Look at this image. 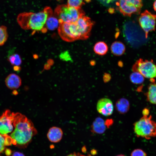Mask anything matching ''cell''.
I'll return each instance as SVG.
<instances>
[{
	"label": "cell",
	"instance_id": "d6a6232c",
	"mask_svg": "<svg viewBox=\"0 0 156 156\" xmlns=\"http://www.w3.org/2000/svg\"></svg>",
	"mask_w": 156,
	"mask_h": 156
},
{
	"label": "cell",
	"instance_id": "cb8c5ba5",
	"mask_svg": "<svg viewBox=\"0 0 156 156\" xmlns=\"http://www.w3.org/2000/svg\"><path fill=\"white\" fill-rule=\"evenodd\" d=\"M131 156H146V154L142 150L136 149L132 152Z\"/></svg>",
	"mask_w": 156,
	"mask_h": 156
},
{
	"label": "cell",
	"instance_id": "f1b7e54d",
	"mask_svg": "<svg viewBox=\"0 0 156 156\" xmlns=\"http://www.w3.org/2000/svg\"><path fill=\"white\" fill-rule=\"evenodd\" d=\"M5 153L7 155H10L11 153V151L9 149H7L6 150Z\"/></svg>",
	"mask_w": 156,
	"mask_h": 156
},
{
	"label": "cell",
	"instance_id": "5b68a950",
	"mask_svg": "<svg viewBox=\"0 0 156 156\" xmlns=\"http://www.w3.org/2000/svg\"><path fill=\"white\" fill-rule=\"evenodd\" d=\"M84 13L81 8H76L67 5H61L56 8L54 14L60 24L75 22Z\"/></svg>",
	"mask_w": 156,
	"mask_h": 156
},
{
	"label": "cell",
	"instance_id": "3957f363",
	"mask_svg": "<svg viewBox=\"0 0 156 156\" xmlns=\"http://www.w3.org/2000/svg\"><path fill=\"white\" fill-rule=\"evenodd\" d=\"M53 13L50 7H46L37 13L25 12L19 14L17 22L23 29L33 31H46V23L49 15Z\"/></svg>",
	"mask_w": 156,
	"mask_h": 156
},
{
	"label": "cell",
	"instance_id": "9c48e42d",
	"mask_svg": "<svg viewBox=\"0 0 156 156\" xmlns=\"http://www.w3.org/2000/svg\"><path fill=\"white\" fill-rule=\"evenodd\" d=\"M13 118L12 112L7 109L0 116V133L6 134L13 130Z\"/></svg>",
	"mask_w": 156,
	"mask_h": 156
},
{
	"label": "cell",
	"instance_id": "1f68e13d",
	"mask_svg": "<svg viewBox=\"0 0 156 156\" xmlns=\"http://www.w3.org/2000/svg\"><path fill=\"white\" fill-rule=\"evenodd\" d=\"M116 156H125L124 155H118Z\"/></svg>",
	"mask_w": 156,
	"mask_h": 156
},
{
	"label": "cell",
	"instance_id": "2e32d148",
	"mask_svg": "<svg viewBox=\"0 0 156 156\" xmlns=\"http://www.w3.org/2000/svg\"><path fill=\"white\" fill-rule=\"evenodd\" d=\"M116 108L120 113L125 114L127 112L129 108V103L126 99L121 98L118 100L116 103Z\"/></svg>",
	"mask_w": 156,
	"mask_h": 156
},
{
	"label": "cell",
	"instance_id": "7402d4cb",
	"mask_svg": "<svg viewBox=\"0 0 156 156\" xmlns=\"http://www.w3.org/2000/svg\"><path fill=\"white\" fill-rule=\"evenodd\" d=\"M8 34L6 27L0 25V46L4 44L6 41Z\"/></svg>",
	"mask_w": 156,
	"mask_h": 156
},
{
	"label": "cell",
	"instance_id": "4fadbf2b",
	"mask_svg": "<svg viewBox=\"0 0 156 156\" xmlns=\"http://www.w3.org/2000/svg\"><path fill=\"white\" fill-rule=\"evenodd\" d=\"M105 122L101 118H96L93 121L91 126L92 132L97 134H102L107 128Z\"/></svg>",
	"mask_w": 156,
	"mask_h": 156
},
{
	"label": "cell",
	"instance_id": "44dd1931",
	"mask_svg": "<svg viewBox=\"0 0 156 156\" xmlns=\"http://www.w3.org/2000/svg\"><path fill=\"white\" fill-rule=\"evenodd\" d=\"M8 60L12 65L14 66H19L22 63L20 56L17 53L10 55L8 58Z\"/></svg>",
	"mask_w": 156,
	"mask_h": 156
},
{
	"label": "cell",
	"instance_id": "6da1fadb",
	"mask_svg": "<svg viewBox=\"0 0 156 156\" xmlns=\"http://www.w3.org/2000/svg\"><path fill=\"white\" fill-rule=\"evenodd\" d=\"M94 23L85 14H82L75 22L62 23L58 28L61 38L67 42L86 40L90 36Z\"/></svg>",
	"mask_w": 156,
	"mask_h": 156
},
{
	"label": "cell",
	"instance_id": "d4e9b609",
	"mask_svg": "<svg viewBox=\"0 0 156 156\" xmlns=\"http://www.w3.org/2000/svg\"><path fill=\"white\" fill-rule=\"evenodd\" d=\"M12 156H25V155L21 153L16 152L13 153Z\"/></svg>",
	"mask_w": 156,
	"mask_h": 156
},
{
	"label": "cell",
	"instance_id": "7c38bea8",
	"mask_svg": "<svg viewBox=\"0 0 156 156\" xmlns=\"http://www.w3.org/2000/svg\"><path fill=\"white\" fill-rule=\"evenodd\" d=\"M6 85L11 89H17L21 85V80L20 77L14 73L9 75L5 80Z\"/></svg>",
	"mask_w": 156,
	"mask_h": 156
},
{
	"label": "cell",
	"instance_id": "83f0119b",
	"mask_svg": "<svg viewBox=\"0 0 156 156\" xmlns=\"http://www.w3.org/2000/svg\"><path fill=\"white\" fill-rule=\"evenodd\" d=\"M13 68L14 70L16 71H18L21 69V68L19 66H14Z\"/></svg>",
	"mask_w": 156,
	"mask_h": 156
},
{
	"label": "cell",
	"instance_id": "4316f807",
	"mask_svg": "<svg viewBox=\"0 0 156 156\" xmlns=\"http://www.w3.org/2000/svg\"><path fill=\"white\" fill-rule=\"evenodd\" d=\"M149 111L147 109H143L142 113L143 116H148L149 115Z\"/></svg>",
	"mask_w": 156,
	"mask_h": 156
},
{
	"label": "cell",
	"instance_id": "484cf974",
	"mask_svg": "<svg viewBox=\"0 0 156 156\" xmlns=\"http://www.w3.org/2000/svg\"><path fill=\"white\" fill-rule=\"evenodd\" d=\"M66 156H85L80 154L79 153H71Z\"/></svg>",
	"mask_w": 156,
	"mask_h": 156
},
{
	"label": "cell",
	"instance_id": "5bb4252c",
	"mask_svg": "<svg viewBox=\"0 0 156 156\" xmlns=\"http://www.w3.org/2000/svg\"><path fill=\"white\" fill-rule=\"evenodd\" d=\"M151 82L148 86L146 96L149 102L156 105V82L154 81Z\"/></svg>",
	"mask_w": 156,
	"mask_h": 156
},
{
	"label": "cell",
	"instance_id": "52a82bcc",
	"mask_svg": "<svg viewBox=\"0 0 156 156\" xmlns=\"http://www.w3.org/2000/svg\"><path fill=\"white\" fill-rule=\"evenodd\" d=\"M116 4L119 11L128 17L140 14L143 6L142 0H118Z\"/></svg>",
	"mask_w": 156,
	"mask_h": 156
},
{
	"label": "cell",
	"instance_id": "30bf717a",
	"mask_svg": "<svg viewBox=\"0 0 156 156\" xmlns=\"http://www.w3.org/2000/svg\"><path fill=\"white\" fill-rule=\"evenodd\" d=\"M97 109L102 115L108 116L113 113L114 107L112 101L108 98H103L100 99L97 104Z\"/></svg>",
	"mask_w": 156,
	"mask_h": 156
},
{
	"label": "cell",
	"instance_id": "4dcf8cb0",
	"mask_svg": "<svg viewBox=\"0 0 156 156\" xmlns=\"http://www.w3.org/2000/svg\"><path fill=\"white\" fill-rule=\"evenodd\" d=\"M153 8L154 10L156 12V0L153 3Z\"/></svg>",
	"mask_w": 156,
	"mask_h": 156
},
{
	"label": "cell",
	"instance_id": "ffe728a7",
	"mask_svg": "<svg viewBox=\"0 0 156 156\" xmlns=\"http://www.w3.org/2000/svg\"><path fill=\"white\" fill-rule=\"evenodd\" d=\"M130 79L133 83L139 84L143 82L144 77L138 72L134 71L130 75Z\"/></svg>",
	"mask_w": 156,
	"mask_h": 156
},
{
	"label": "cell",
	"instance_id": "9a60e30c",
	"mask_svg": "<svg viewBox=\"0 0 156 156\" xmlns=\"http://www.w3.org/2000/svg\"><path fill=\"white\" fill-rule=\"evenodd\" d=\"M110 49L112 53L114 55L118 56L122 55L125 51L124 44L121 42L118 41L113 42Z\"/></svg>",
	"mask_w": 156,
	"mask_h": 156
},
{
	"label": "cell",
	"instance_id": "d6986e66",
	"mask_svg": "<svg viewBox=\"0 0 156 156\" xmlns=\"http://www.w3.org/2000/svg\"><path fill=\"white\" fill-rule=\"evenodd\" d=\"M12 144V140L11 137L7 134L0 133V153L3 152L6 146H8Z\"/></svg>",
	"mask_w": 156,
	"mask_h": 156
},
{
	"label": "cell",
	"instance_id": "7a4b0ae2",
	"mask_svg": "<svg viewBox=\"0 0 156 156\" xmlns=\"http://www.w3.org/2000/svg\"><path fill=\"white\" fill-rule=\"evenodd\" d=\"M14 130L10 136L12 144L21 148H25L31 142L38 131L31 120L21 113L12 112Z\"/></svg>",
	"mask_w": 156,
	"mask_h": 156
},
{
	"label": "cell",
	"instance_id": "277c9868",
	"mask_svg": "<svg viewBox=\"0 0 156 156\" xmlns=\"http://www.w3.org/2000/svg\"><path fill=\"white\" fill-rule=\"evenodd\" d=\"M134 127L137 136L147 139L156 136V122L151 115L143 116L134 123Z\"/></svg>",
	"mask_w": 156,
	"mask_h": 156
},
{
	"label": "cell",
	"instance_id": "f546056e",
	"mask_svg": "<svg viewBox=\"0 0 156 156\" xmlns=\"http://www.w3.org/2000/svg\"><path fill=\"white\" fill-rule=\"evenodd\" d=\"M116 0H103V1L107 3H109L116 1Z\"/></svg>",
	"mask_w": 156,
	"mask_h": 156
},
{
	"label": "cell",
	"instance_id": "ac0fdd59",
	"mask_svg": "<svg viewBox=\"0 0 156 156\" xmlns=\"http://www.w3.org/2000/svg\"><path fill=\"white\" fill-rule=\"evenodd\" d=\"M93 49L96 54L103 55L107 53L108 50V47L106 43L103 41H100L95 44Z\"/></svg>",
	"mask_w": 156,
	"mask_h": 156
},
{
	"label": "cell",
	"instance_id": "8992f818",
	"mask_svg": "<svg viewBox=\"0 0 156 156\" xmlns=\"http://www.w3.org/2000/svg\"><path fill=\"white\" fill-rule=\"evenodd\" d=\"M132 70L133 72H138L144 78L150 79L151 81L156 78V64L152 60L140 59L132 66Z\"/></svg>",
	"mask_w": 156,
	"mask_h": 156
},
{
	"label": "cell",
	"instance_id": "603a6c76",
	"mask_svg": "<svg viewBox=\"0 0 156 156\" xmlns=\"http://www.w3.org/2000/svg\"><path fill=\"white\" fill-rule=\"evenodd\" d=\"M83 3V0H67L68 5L76 8H81Z\"/></svg>",
	"mask_w": 156,
	"mask_h": 156
},
{
	"label": "cell",
	"instance_id": "ba28073f",
	"mask_svg": "<svg viewBox=\"0 0 156 156\" xmlns=\"http://www.w3.org/2000/svg\"><path fill=\"white\" fill-rule=\"evenodd\" d=\"M138 21L140 27L144 32L145 38H147L149 33L155 30L156 14L146 10L141 14Z\"/></svg>",
	"mask_w": 156,
	"mask_h": 156
},
{
	"label": "cell",
	"instance_id": "8fae6325",
	"mask_svg": "<svg viewBox=\"0 0 156 156\" xmlns=\"http://www.w3.org/2000/svg\"><path fill=\"white\" fill-rule=\"evenodd\" d=\"M63 135V131L60 128L53 126L49 129L47 134V137L51 142L57 143L61 140Z\"/></svg>",
	"mask_w": 156,
	"mask_h": 156
},
{
	"label": "cell",
	"instance_id": "e0dca14e",
	"mask_svg": "<svg viewBox=\"0 0 156 156\" xmlns=\"http://www.w3.org/2000/svg\"><path fill=\"white\" fill-rule=\"evenodd\" d=\"M59 25L58 20L53 13L50 14L46 21V28L49 30H53L58 28Z\"/></svg>",
	"mask_w": 156,
	"mask_h": 156
}]
</instances>
